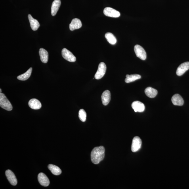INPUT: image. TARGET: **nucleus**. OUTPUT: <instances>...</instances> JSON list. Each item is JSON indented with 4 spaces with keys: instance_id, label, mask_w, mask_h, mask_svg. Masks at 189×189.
<instances>
[{
    "instance_id": "f3484780",
    "label": "nucleus",
    "mask_w": 189,
    "mask_h": 189,
    "mask_svg": "<svg viewBox=\"0 0 189 189\" xmlns=\"http://www.w3.org/2000/svg\"><path fill=\"white\" fill-rule=\"evenodd\" d=\"M61 4L60 0H54L52 2L51 7V14L52 16L56 15L59 8Z\"/></svg>"
},
{
    "instance_id": "393cba45",
    "label": "nucleus",
    "mask_w": 189,
    "mask_h": 189,
    "mask_svg": "<svg viewBox=\"0 0 189 189\" xmlns=\"http://www.w3.org/2000/svg\"><path fill=\"white\" fill-rule=\"evenodd\" d=\"M0 91H1V92H1V93L2 92V90L1 89H0Z\"/></svg>"
},
{
    "instance_id": "423d86ee",
    "label": "nucleus",
    "mask_w": 189,
    "mask_h": 189,
    "mask_svg": "<svg viewBox=\"0 0 189 189\" xmlns=\"http://www.w3.org/2000/svg\"><path fill=\"white\" fill-rule=\"evenodd\" d=\"M104 13L105 16L112 18L119 17L121 15L119 11L110 7L105 8Z\"/></svg>"
},
{
    "instance_id": "0eeeda50",
    "label": "nucleus",
    "mask_w": 189,
    "mask_h": 189,
    "mask_svg": "<svg viewBox=\"0 0 189 189\" xmlns=\"http://www.w3.org/2000/svg\"><path fill=\"white\" fill-rule=\"evenodd\" d=\"M142 144V140L138 136L134 137L132 140L131 146V150L132 152H137L141 147Z\"/></svg>"
},
{
    "instance_id": "6ab92c4d",
    "label": "nucleus",
    "mask_w": 189,
    "mask_h": 189,
    "mask_svg": "<svg viewBox=\"0 0 189 189\" xmlns=\"http://www.w3.org/2000/svg\"><path fill=\"white\" fill-rule=\"evenodd\" d=\"M145 93L147 96L151 98H154L157 95V90L152 87L147 88L145 90Z\"/></svg>"
},
{
    "instance_id": "7ed1b4c3",
    "label": "nucleus",
    "mask_w": 189,
    "mask_h": 189,
    "mask_svg": "<svg viewBox=\"0 0 189 189\" xmlns=\"http://www.w3.org/2000/svg\"><path fill=\"white\" fill-rule=\"evenodd\" d=\"M106 64L104 62H101L100 63L98 67V70L95 75L94 78L97 80L101 79L104 77L106 73Z\"/></svg>"
},
{
    "instance_id": "6e6552de",
    "label": "nucleus",
    "mask_w": 189,
    "mask_h": 189,
    "mask_svg": "<svg viewBox=\"0 0 189 189\" xmlns=\"http://www.w3.org/2000/svg\"><path fill=\"white\" fill-rule=\"evenodd\" d=\"M5 174L8 181L12 185L16 186L17 184V180L15 175L11 171L8 170L5 172Z\"/></svg>"
},
{
    "instance_id": "aec40b11",
    "label": "nucleus",
    "mask_w": 189,
    "mask_h": 189,
    "mask_svg": "<svg viewBox=\"0 0 189 189\" xmlns=\"http://www.w3.org/2000/svg\"><path fill=\"white\" fill-rule=\"evenodd\" d=\"M48 168L54 175H59L62 173V170L57 166L52 164H50L48 165Z\"/></svg>"
},
{
    "instance_id": "5701e85b",
    "label": "nucleus",
    "mask_w": 189,
    "mask_h": 189,
    "mask_svg": "<svg viewBox=\"0 0 189 189\" xmlns=\"http://www.w3.org/2000/svg\"><path fill=\"white\" fill-rule=\"evenodd\" d=\"M107 41L111 45H114L117 43V39L112 33L108 32L105 35Z\"/></svg>"
},
{
    "instance_id": "b1692460",
    "label": "nucleus",
    "mask_w": 189,
    "mask_h": 189,
    "mask_svg": "<svg viewBox=\"0 0 189 189\" xmlns=\"http://www.w3.org/2000/svg\"><path fill=\"white\" fill-rule=\"evenodd\" d=\"M79 117L80 120L83 122H85L86 120L87 113L83 109H81L80 110L79 112Z\"/></svg>"
},
{
    "instance_id": "f03ea898",
    "label": "nucleus",
    "mask_w": 189,
    "mask_h": 189,
    "mask_svg": "<svg viewBox=\"0 0 189 189\" xmlns=\"http://www.w3.org/2000/svg\"><path fill=\"white\" fill-rule=\"evenodd\" d=\"M0 106L5 110L10 111L12 110V105L4 94L0 93Z\"/></svg>"
},
{
    "instance_id": "39448f33",
    "label": "nucleus",
    "mask_w": 189,
    "mask_h": 189,
    "mask_svg": "<svg viewBox=\"0 0 189 189\" xmlns=\"http://www.w3.org/2000/svg\"><path fill=\"white\" fill-rule=\"evenodd\" d=\"M62 55L63 58L67 61L70 62H74L76 58L73 54L66 48H63L62 50Z\"/></svg>"
},
{
    "instance_id": "20e7f679",
    "label": "nucleus",
    "mask_w": 189,
    "mask_h": 189,
    "mask_svg": "<svg viewBox=\"0 0 189 189\" xmlns=\"http://www.w3.org/2000/svg\"><path fill=\"white\" fill-rule=\"evenodd\" d=\"M134 51L137 57L143 60H146V52L142 46L138 45H135L134 47Z\"/></svg>"
},
{
    "instance_id": "4be33fe9",
    "label": "nucleus",
    "mask_w": 189,
    "mask_h": 189,
    "mask_svg": "<svg viewBox=\"0 0 189 189\" xmlns=\"http://www.w3.org/2000/svg\"><path fill=\"white\" fill-rule=\"evenodd\" d=\"M32 71V68L31 67V68L28 69V70L26 72L23 74L18 76L17 77L18 79L21 81L26 80L31 76Z\"/></svg>"
},
{
    "instance_id": "ddd939ff",
    "label": "nucleus",
    "mask_w": 189,
    "mask_h": 189,
    "mask_svg": "<svg viewBox=\"0 0 189 189\" xmlns=\"http://www.w3.org/2000/svg\"><path fill=\"white\" fill-rule=\"evenodd\" d=\"M172 102L175 106H182L184 104L183 99L180 94H174L171 99Z\"/></svg>"
},
{
    "instance_id": "f257e3e1",
    "label": "nucleus",
    "mask_w": 189,
    "mask_h": 189,
    "mask_svg": "<svg viewBox=\"0 0 189 189\" xmlns=\"http://www.w3.org/2000/svg\"><path fill=\"white\" fill-rule=\"evenodd\" d=\"M105 148L103 146L94 148L91 153V159L92 163L97 164L104 160L105 156Z\"/></svg>"
},
{
    "instance_id": "9b49d317",
    "label": "nucleus",
    "mask_w": 189,
    "mask_h": 189,
    "mask_svg": "<svg viewBox=\"0 0 189 189\" xmlns=\"http://www.w3.org/2000/svg\"><path fill=\"white\" fill-rule=\"evenodd\" d=\"M131 106L135 112H142L145 110L144 104L138 101H136L132 103Z\"/></svg>"
},
{
    "instance_id": "9d476101",
    "label": "nucleus",
    "mask_w": 189,
    "mask_h": 189,
    "mask_svg": "<svg viewBox=\"0 0 189 189\" xmlns=\"http://www.w3.org/2000/svg\"><path fill=\"white\" fill-rule=\"evenodd\" d=\"M189 69V62L182 63L178 67L176 71V74L178 76L182 75Z\"/></svg>"
},
{
    "instance_id": "412c9836",
    "label": "nucleus",
    "mask_w": 189,
    "mask_h": 189,
    "mask_svg": "<svg viewBox=\"0 0 189 189\" xmlns=\"http://www.w3.org/2000/svg\"><path fill=\"white\" fill-rule=\"evenodd\" d=\"M126 77L125 81V82L129 83L134 81L136 80L140 79L141 76L140 75L135 74L131 75H127Z\"/></svg>"
},
{
    "instance_id": "4468645a",
    "label": "nucleus",
    "mask_w": 189,
    "mask_h": 189,
    "mask_svg": "<svg viewBox=\"0 0 189 189\" xmlns=\"http://www.w3.org/2000/svg\"><path fill=\"white\" fill-rule=\"evenodd\" d=\"M101 99L102 104L104 106L108 105L111 100V94L108 90H105L102 94Z\"/></svg>"
},
{
    "instance_id": "dca6fc26",
    "label": "nucleus",
    "mask_w": 189,
    "mask_h": 189,
    "mask_svg": "<svg viewBox=\"0 0 189 189\" xmlns=\"http://www.w3.org/2000/svg\"><path fill=\"white\" fill-rule=\"evenodd\" d=\"M28 18L32 29L33 31H37L40 26L38 21L33 18L30 14H28Z\"/></svg>"
},
{
    "instance_id": "a211bd4d",
    "label": "nucleus",
    "mask_w": 189,
    "mask_h": 189,
    "mask_svg": "<svg viewBox=\"0 0 189 189\" xmlns=\"http://www.w3.org/2000/svg\"><path fill=\"white\" fill-rule=\"evenodd\" d=\"M39 54L42 62L47 63L48 60V53L47 50L41 48L39 50Z\"/></svg>"
},
{
    "instance_id": "2eb2a0df",
    "label": "nucleus",
    "mask_w": 189,
    "mask_h": 189,
    "mask_svg": "<svg viewBox=\"0 0 189 189\" xmlns=\"http://www.w3.org/2000/svg\"><path fill=\"white\" fill-rule=\"evenodd\" d=\"M28 105L31 109L38 110L40 109L41 107V104L39 101L35 98H33L29 100Z\"/></svg>"
},
{
    "instance_id": "f8f14e48",
    "label": "nucleus",
    "mask_w": 189,
    "mask_h": 189,
    "mask_svg": "<svg viewBox=\"0 0 189 189\" xmlns=\"http://www.w3.org/2000/svg\"><path fill=\"white\" fill-rule=\"evenodd\" d=\"M82 26L81 21L78 18H74L71 21V22L69 25V29L70 30L73 31L75 29L80 28Z\"/></svg>"
},
{
    "instance_id": "1a4fd4ad",
    "label": "nucleus",
    "mask_w": 189,
    "mask_h": 189,
    "mask_svg": "<svg viewBox=\"0 0 189 189\" xmlns=\"http://www.w3.org/2000/svg\"><path fill=\"white\" fill-rule=\"evenodd\" d=\"M38 178L39 183L41 185L44 187L49 186L50 184L49 178L45 174L43 173H40L38 175Z\"/></svg>"
}]
</instances>
